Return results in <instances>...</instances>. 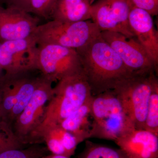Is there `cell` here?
Returning <instances> with one entry per match:
<instances>
[{
  "mask_svg": "<svg viewBox=\"0 0 158 158\" xmlns=\"http://www.w3.org/2000/svg\"><path fill=\"white\" fill-rule=\"evenodd\" d=\"M130 28L138 42L158 67V33L152 16L143 9L132 7L129 15Z\"/></svg>",
  "mask_w": 158,
  "mask_h": 158,
  "instance_id": "7c38bea8",
  "label": "cell"
},
{
  "mask_svg": "<svg viewBox=\"0 0 158 158\" xmlns=\"http://www.w3.org/2000/svg\"><path fill=\"white\" fill-rule=\"evenodd\" d=\"M114 141L129 158L158 157V136L146 130L135 129Z\"/></svg>",
  "mask_w": 158,
  "mask_h": 158,
  "instance_id": "4fadbf2b",
  "label": "cell"
},
{
  "mask_svg": "<svg viewBox=\"0 0 158 158\" xmlns=\"http://www.w3.org/2000/svg\"><path fill=\"white\" fill-rule=\"evenodd\" d=\"M92 97L59 124L77 138L79 144L90 138L92 121L90 120Z\"/></svg>",
  "mask_w": 158,
  "mask_h": 158,
  "instance_id": "9a60e30c",
  "label": "cell"
},
{
  "mask_svg": "<svg viewBox=\"0 0 158 158\" xmlns=\"http://www.w3.org/2000/svg\"><path fill=\"white\" fill-rule=\"evenodd\" d=\"M131 7L128 0H97L91 6V20L101 32H117L135 37L129 24Z\"/></svg>",
  "mask_w": 158,
  "mask_h": 158,
  "instance_id": "9c48e42d",
  "label": "cell"
},
{
  "mask_svg": "<svg viewBox=\"0 0 158 158\" xmlns=\"http://www.w3.org/2000/svg\"><path fill=\"white\" fill-rule=\"evenodd\" d=\"M0 120H2V104H1V95H0Z\"/></svg>",
  "mask_w": 158,
  "mask_h": 158,
  "instance_id": "484cf974",
  "label": "cell"
},
{
  "mask_svg": "<svg viewBox=\"0 0 158 158\" xmlns=\"http://www.w3.org/2000/svg\"><path fill=\"white\" fill-rule=\"evenodd\" d=\"M5 7L19 9L31 13L30 0H1Z\"/></svg>",
  "mask_w": 158,
  "mask_h": 158,
  "instance_id": "603a6c76",
  "label": "cell"
},
{
  "mask_svg": "<svg viewBox=\"0 0 158 158\" xmlns=\"http://www.w3.org/2000/svg\"><path fill=\"white\" fill-rule=\"evenodd\" d=\"M92 96L83 69L63 77L53 87L42 123L34 134L46 127L59 124Z\"/></svg>",
  "mask_w": 158,
  "mask_h": 158,
  "instance_id": "7a4b0ae2",
  "label": "cell"
},
{
  "mask_svg": "<svg viewBox=\"0 0 158 158\" xmlns=\"http://www.w3.org/2000/svg\"><path fill=\"white\" fill-rule=\"evenodd\" d=\"M131 8L136 7L148 12L152 16L158 14V0H128Z\"/></svg>",
  "mask_w": 158,
  "mask_h": 158,
  "instance_id": "7402d4cb",
  "label": "cell"
},
{
  "mask_svg": "<svg viewBox=\"0 0 158 158\" xmlns=\"http://www.w3.org/2000/svg\"><path fill=\"white\" fill-rule=\"evenodd\" d=\"M0 5H2V2H1V0H0ZM3 6V5H2Z\"/></svg>",
  "mask_w": 158,
  "mask_h": 158,
  "instance_id": "4316f807",
  "label": "cell"
},
{
  "mask_svg": "<svg viewBox=\"0 0 158 158\" xmlns=\"http://www.w3.org/2000/svg\"><path fill=\"white\" fill-rule=\"evenodd\" d=\"M48 130L57 137L65 152V156L70 158L74 154L77 146L79 144L76 137L71 133L65 131L58 124L48 126L38 130L34 133L31 139L39 132Z\"/></svg>",
  "mask_w": 158,
  "mask_h": 158,
  "instance_id": "e0dca14e",
  "label": "cell"
},
{
  "mask_svg": "<svg viewBox=\"0 0 158 158\" xmlns=\"http://www.w3.org/2000/svg\"><path fill=\"white\" fill-rule=\"evenodd\" d=\"M144 130L158 136V81L155 84L150 97Z\"/></svg>",
  "mask_w": 158,
  "mask_h": 158,
  "instance_id": "ac0fdd59",
  "label": "cell"
},
{
  "mask_svg": "<svg viewBox=\"0 0 158 158\" xmlns=\"http://www.w3.org/2000/svg\"><path fill=\"white\" fill-rule=\"evenodd\" d=\"M52 83L42 76L30 101L11 125L15 135L27 146L30 145L31 137L42 123L52 93Z\"/></svg>",
  "mask_w": 158,
  "mask_h": 158,
  "instance_id": "52a82bcc",
  "label": "cell"
},
{
  "mask_svg": "<svg viewBox=\"0 0 158 158\" xmlns=\"http://www.w3.org/2000/svg\"><path fill=\"white\" fill-rule=\"evenodd\" d=\"M27 146L19 141L15 134L11 125L4 120H0V153Z\"/></svg>",
  "mask_w": 158,
  "mask_h": 158,
  "instance_id": "ffe728a7",
  "label": "cell"
},
{
  "mask_svg": "<svg viewBox=\"0 0 158 158\" xmlns=\"http://www.w3.org/2000/svg\"><path fill=\"white\" fill-rule=\"evenodd\" d=\"M157 81L155 72L134 74L113 90L136 129H144L150 97Z\"/></svg>",
  "mask_w": 158,
  "mask_h": 158,
  "instance_id": "5b68a950",
  "label": "cell"
},
{
  "mask_svg": "<svg viewBox=\"0 0 158 158\" xmlns=\"http://www.w3.org/2000/svg\"><path fill=\"white\" fill-rule=\"evenodd\" d=\"M37 47L32 36L0 42V65L5 73L36 69L34 63Z\"/></svg>",
  "mask_w": 158,
  "mask_h": 158,
  "instance_id": "30bf717a",
  "label": "cell"
},
{
  "mask_svg": "<svg viewBox=\"0 0 158 158\" xmlns=\"http://www.w3.org/2000/svg\"><path fill=\"white\" fill-rule=\"evenodd\" d=\"M34 68L52 83L82 68L76 50L56 44L37 45Z\"/></svg>",
  "mask_w": 158,
  "mask_h": 158,
  "instance_id": "8992f818",
  "label": "cell"
},
{
  "mask_svg": "<svg viewBox=\"0 0 158 158\" xmlns=\"http://www.w3.org/2000/svg\"><path fill=\"white\" fill-rule=\"evenodd\" d=\"M91 0H57L51 20L75 23L91 20Z\"/></svg>",
  "mask_w": 158,
  "mask_h": 158,
  "instance_id": "5bb4252c",
  "label": "cell"
},
{
  "mask_svg": "<svg viewBox=\"0 0 158 158\" xmlns=\"http://www.w3.org/2000/svg\"><path fill=\"white\" fill-rule=\"evenodd\" d=\"M78 158H129L122 150L87 141Z\"/></svg>",
  "mask_w": 158,
  "mask_h": 158,
  "instance_id": "2e32d148",
  "label": "cell"
},
{
  "mask_svg": "<svg viewBox=\"0 0 158 158\" xmlns=\"http://www.w3.org/2000/svg\"><path fill=\"white\" fill-rule=\"evenodd\" d=\"M48 152L46 146L41 144H33L24 148L3 152L0 153V158H40Z\"/></svg>",
  "mask_w": 158,
  "mask_h": 158,
  "instance_id": "d6986e66",
  "label": "cell"
},
{
  "mask_svg": "<svg viewBox=\"0 0 158 158\" xmlns=\"http://www.w3.org/2000/svg\"><path fill=\"white\" fill-rule=\"evenodd\" d=\"M57 0H30L31 14L46 20H51V14Z\"/></svg>",
  "mask_w": 158,
  "mask_h": 158,
  "instance_id": "44dd1931",
  "label": "cell"
},
{
  "mask_svg": "<svg viewBox=\"0 0 158 158\" xmlns=\"http://www.w3.org/2000/svg\"><path fill=\"white\" fill-rule=\"evenodd\" d=\"M5 72H4V70H3L1 65H0V80L2 78L3 76H4Z\"/></svg>",
  "mask_w": 158,
  "mask_h": 158,
  "instance_id": "d4e9b609",
  "label": "cell"
},
{
  "mask_svg": "<svg viewBox=\"0 0 158 158\" xmlns=\"http://www.w3.org/2000/svg\"><path fill=\"white\" fill-rule=\"evenodd\" d=\"M76 50L92 95L114 90L134 74L104 40L101 34Z\"/></svg>",
  "mask_w": 158,
  "mask_h": 158,
  "instance_id": "6da1fadb",
  "label": "cell"
},
{
  "mask_svg": "<svg viewBox=\"0 0 158 158\" xmlns=\"http://www.w3.org/2000/svg\"><path fill=\"white\" fill-rule=\"evenodd\" d=\"M101 33L91 20L75 23L51 20L39 25L32 37L37 45L56 44L77 50L88 44Z\"/></svg>",
  "mask_w": 158,
  "mask_h": 158,
  "instance_id": "277c9868",
  "label": "cell"
},
{
  "mask_svg": "<svg viewBox=\"0 0 158 158\" xmlns=\"http://www.w3.org/2000/svg\"><path fill=\"white\" fill-rule=\"evenodd\" d=\"M90 115V138L115 141L135 129L113 90L92 96Z\"/></svg>",
  "mask_w": 158,
  "mask_h": 158,
  "instance_id": "3957f363",
  "label": "cell"
},
{
  "mask_svg": "<svg viewBox=\"0 0 158 158\" xmlns=\"http://www.w3.org/2000/svg\"><path fill=\"white\" fill-rule=\"evenodd\" d=\"M40 22L28 12L0 5V42L31 37Z\"/></svg>",
  "mask_w": 158,
  "mask_h": 158,
  "instance_id": "8fae6325",
  "label": "cell"
},
{
  "mask_svg": "<svg viewBox=\"0 0 158 158\" xmlns=\"http://www.w3.org/2000/svg\"><path fill=\"white\" fill-rule=\"evenodd\" d=\"M101 34L132 73L157 72L158 67L135 37L129 38L120 33L109 31H102Z\"/></svg>",
  "mask_w": 158,
  "mask_h": 158,
  "instance_id": "ba28073f",
  "label": "cell"
},
{
  "mask_svg": "<svg viewBox=\"0 0 158 158\" xmlns=\"http://www.w3.org/2000/svg\"><path fill=\"white\" fill-rule=\"evenodd\" d=\"M40 158H70L65 156L57 155H54L51 154L50 155H46L41 157Z\"/></svg>",
  "mask_w": 158,
  "mask_h": 158,
  "instance_id": "cb8c5ba5",
  "label": "cell"
}]
</instances>
